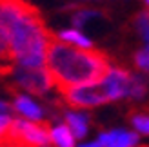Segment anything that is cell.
I'll list each match as a JSON object with an SVG mask.
<instances>
[{
    "label": "cell",
    "instance_id": "e0dca14e",
    "mask_svg": "<svg viewBox=\"0 0 149 147\" xmlns=\"http://www.w3.org/2000/svg\"><path fill=\"white\" fill-rule=\"evenodd\" d=\"M9 109H13V105H9V104H6V102H2L0 100V111H9Z\"/></svg>",
    "mask_w": 149,
    "mask_h": 147
},
{
    "label": "cell",
    "instance_id": "5bb4252c",
    "mask_svg": "<svg viewBox=\"0 0 149 147\" xmlns=\"http://www.w3.org/2000/svg\"><path fill=\"white\" fill-rule=\"evenodd\" d=\"M135 27L138 35L149 44V13H138L135 18Z\"/></svg>",
    "mask_w": 149,
    "mask_h": 147
},
{
    "label": "cell",
    "instance_id": "9a60e30c",
    "mask_svg": "<svg viewBox=\"0 0 149 147\" xmlns=\"http://www.w3.org/2000/svg\"><path fill=\"white\" fill-rule=\"evenodd\" d=\"M135 64H136L138 69L149 73V51H147V49L138 51V53L135 55Z\"/></svg>",
    "mask_w": 149,
    "mask_h": 147
},
{
    "label": "cell",
    "instance_id": "8992f818",
    "mask_svg": "<svg viewBox=\"0 0 149 147\" xmlns=\"http://www.w3.org/2000/svg\"><path fill=\"white\" fill-rule=\"evenodd\" d=\"M131 73L125 71L122 67H113L109 69V73L106 75L104 78V87H106V91L109 94L111 100H116V98H122V96H127L129 93V82H131Z\"/></svg>",
    "mask_w": 149,
    "mask_h": 147
},
{
    "label": "cell",
    "instance_id": "ac0fdd59",
    "mask_svg": "<svg viewBox=\"0 0 149 147\" xmlns=\"http://www.w3.org/2000/svg\"><path fill=\"white\" fill-rule=\"evenodd\" d=\"M80 147H102L100 142H95V144H86V145H80Z\"/></svg>",
    "mask_w": 149,
    "mask_h": 147
},
{
    "label": "cell",
    "instance_id": "44dd1931",
    "mask_svg": "<svg viewBox=\"0 0 149 147\" xmlns=\"http://www.w3.org/2000/svg\"><path fill=\"white\" fill-rule=\"evenodd\" d=\"M44 147H49V145H44Z\"/></svg>",
    "mask_w": 149,
    "mask_h": 147
},
{
    "label": "cell",
    "instance_id": "30bf717a",
    "mask_svg": "<svg viewBox=\"0 0 149 147\" xmlns=\"http://www.w3.org/2000/svg\"><path fill=\"white\" fill-rule=\"evenodd\" d=\"M51 144L56 147H74V135L68 126H56L51 129Z\"/></svg>",
    "mask_w": 149,
    "mask_h": 147
},
{
    "label": "cell",
    "instance_id": "8fae6325",
    "mask_svg": "<svg viewBox=\"0 0 149 147\" xmlns=\"http://www.w3.org/2000/svg\"><path fill=\"white\" fill-rule=\"evenodd\" d=\"M58 38H62L64 42L73 44V46H78V47H91L93 44L89 38H86L78 29H62L58 33Z\"/></svg>",
    "mask_w": 149,
    "mask_h": 147
},
{
    "label": "cell",
    "instance_id": "ffe728a7",
    "mask_svg": "<svg viewBox=\"0 0 149 147\" xmlns=\"http://www.w3.org/2000/svg\"><path fill=\"white\" fill-rule=\"evenodd\" d=\"M146 2H147V6H149V0H146Z\"/></svg>",
    "mask_w": 149,
    "mask_h": 147
},
{
    "label": "cell",
    "instance_id": "3957f363",
    "mask_svg": "<svg viewBox=\"0 0 149 147\" xmlns=\"http://www.w3.org/2000/svg\"><path fill=\"white\" fill-rule=\"evenodd\" d=\"M6 138L15 144L27 145V147H44L51 144V126L46 120H31L24 122L13 118Z\"/></svg>",
    "mask_w": 149,
    "mask_h": 147
},
{
    "label": "cell",
    "instance_id": "ba28073f",
    "mask_svg": "<svg viewBox=\"0 0 149 147\" xmlns=\"http://www.w3.org/2000/svg\"><path fill=\"white\" fill-rule=\"evenodd\" d=\"M11 93L15 94V104H13V109L17 111L18 114H22L24 118H29V120H42V109L35 104L33 100H29L24 94H18L17 91Z\"/></svg>",
    "mask_w": 149,
    "mask_h": 147
},
{
    "label": "cell",
    "instance_id": "2e32d148",
    "mask_svg": "<svg viewBox=\"0 0 149 147\" xmlns=\"http://www.w3.org/2000/svg\"><path fill=\"white\" fill-rule=\"evenodd\" d=\"M11 122H13L11 116H7V114H0V138H4V136H6L7 129H9V126H11Z\"/></svg>",
    "mask_w": 149,
    "mask_h": 147
},
{
    "label": "cell",
    "instance_id": "4fadbf2b",
    "mask_svg": "<svg viewBox=\"0 0 149 147\" xmlns=\"http://www.w3.org/2000/svg\"><path fill=\"white\" fill-rule=\"evenodd\" d=\"M129 122L133 123L138 133L142 135H149V114H142V113H131L129 114Z\"/></svg>",
    "mask_w": 149,
    "mask_h": 147
},
{
    "label": "cell",
    "instance_id": "7c38bea8",
    "mask_svg": "<svg viewBox=\"0 0 149 147\" xmlns=\"http://www.w3.org/2000/svg\"><path fill=\"white\" fill-rule=\"evenodd\" d=\"M146 93H147L146 82H144L140 76H135V75H133V76H131V82H129V93H127V96L135 98V100H140V98L146 96Z\"/></svg>",
    "mask_w": 149,
    "mask_h": 147
},
{
    "label": "cell",
    "instance_id": "9c48e42d",
    "mask_svg": "<svg viewBox=\"0 0 149 147\" xmlns=\"http://www.w3.org/2000/svg\"><path fill=\"white\" fill-rule=\"evenodd\" d=\"M65 122H68V127L71 129V133L77 136V138H84V136L87 135L89 116H86V114L68 113V114H65Z\"/></svg>",
    "mask_w": 149,
    "mask_h": 147
},
{
    "label": "cell",
    "instance_id": "52a82bcc",
    "mask_svg": "<svg viewBox=\"0 0 149 147\" xmlns=\"http://www.w3.org/2000/svg\"><path fill=\"white\" fill-rule=\"evenodd\" d=\"M15 67H17V56H15L6 29L0 26V76L13 75Z\"/></svg>",
    "mask_w": 149,
    "mask_h": 147
},
{
    "label": "cell",
    "instance_id": "5b68a950",
    "mask_svg": "<svg viewBox=\"0 0 149 147\" xmlns=\"http://www.w3.org/2000/svg\"><path fill=\"white\" fill-rule=\"evenodd\" d=\"M13 75L17 76V85L33 93L36 96H46V93L51 89L53 80L46 67H27V65L17 64Z\"/></svg>",
    "mask_w": 149,
    "mask_h": 147
},
{
    "label": "cell",
    "instance_id": "d6986e66",
    "mask_svg": "<svg viewBox=\"0 0 149 147\" xmlns=\"http://www.w3.org/2000/svg\"><path fill=\"white\" fill-rule=\"evenodd\" d=\"M140 147H149V145H140Z\"/></svg>",
    "mask_w": 149,
    "mask_h": 147
},
{
    "label": "cell",
    "instance_id": "6da1fadb",
    "mask_svg": "<svg viewBox=\"0 0 149 147\" xmlns=\"http://www.w3.org/2000/svg\"><path fill=\"white\" fill-rule=\"evenodd\" d=\"M46 67L51 75L53 85L58 91H64L86 84H102L113 64L104 51L91 47H73L58 38V35L49 33Z\"/></svg>",
    "mask_w": 149,
    "mask_h": 147
},
{
    "label": "cell",
    "instance_id": "7a4b0ae2",
    "mask_svg": "<svg viewBox=\"0 0 149 147\" xmlns=\"http://www.w3.org/2000/svg\"><path fill=\"white\" fill-rule=\"evenodd\" d=\"M0 26L9 36L17 64L27 67L46 65L49 29L40 11L26 0H0Z\"/></svg>",
    "mask_w": 149,
    "mask_h": 147
},
{
    "label": "cell",
    "instance_id": "277c9868",
    "mask_svg": "<svg viewBox=\"0 0 149 147\" xmlns=\"http://www.w3.org/2000/svg\"><path fill=\"white\" fill-rule=\"evenodd\" d=\"M62 100L65 105L69 107H77V109H87V107H96V105H104L111 102L109 94L106 91L104 84H89L87 87H69V89L60 91Z\"/></svg>",
    "mask_w": 149,
    "mask_h": 147
}]
</instances>
